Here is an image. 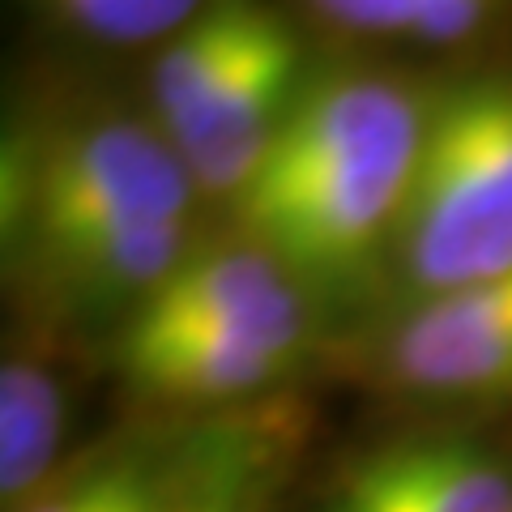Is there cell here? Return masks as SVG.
<instances>
[{"label":"cell","instance_id":"1","mask_svg":"<svg viewBox=\"0 0 512 512\" xmlns=\"http://www.w3.org/2000/svg\"><path fill=\"white\" fill-rule=\"evenodd\" d=\"M419 137V107L384 77L299 90L261 171L235 197L239 231L299 286L355 282L402 222Z\"/></svg>","mask_w":512,"mask_h":512},{"label":"cell","instance_id":"2","mask_svg":"<svg viewBox=\"0 0 512 512\" xmlns=\"http://www.w3.org/2000/svg\"><path fill=\"white\" fill-rule=\"evenodd\" d=\"M402 231L431 299L512 274V86L474 82L423 120Z\"/></svg>","mask_w":512,"mask_h":512},{"label":"cell","instance_id":"3","mask_svg":"<svg viewBox=\"0 0 512 512\" xmlns=\"http://www.w3.org/2000/svg\"><path fill=\"white\" fill-rule=\"evenodd\" d=\"M192 175L171 141L133 120H107L60 137L26 175L22 205L35 244L107 227L184 222Z\"/></svg>","mask_w":512,"mask_h":512},{"label":"cell","instance_id":"4","mask_svg":"<svg viewBox=\"0 0 512 512\" xmlns=\"http://www.w3.org/2000/svg\"><path fill=\"white\" fill-rule=\"evenodd\" d=\"M299 99V39L278 22L231 82H222L188 120L171 128L192 184L214 197H239L261 171L286 111Z\"/></svg>","mask_w":512,"mask_h":512},{"label":"cell","instance_id":"5","mask_svg":"<svg viewBox=\"0 0 512 512\" xmlns=\"http://www.w3.org/2000/svg\"><path fill=\"white\" fill-rule=\"evenodd\" d=\"M308 316L244 329L146 333L124 329L120 363L128 380L167 402H227L274 384L299 359Z\"/></svg>","mask_w":512,"mask_h":512},{"label":"cell","instance_id":"6","mask_svg":"<svg viewBox=\"0 0 512 512\" xmlns=\"http://www.w3.org/2000/svg\"><path fill=\"white\" fill-rule=\"evenodd\" d=\"M393 367L406 384L440 397L512 389V274L436 295L393 342Z\"/></svg>","mask_w":512,"mask_h":512},{"label":"cell","instance_id":"7","mask_svg":"<svg viewBox=\"0 0 512 512\" xmlns=\"http://www.w3.org/2000/svg\"><path fill=\"white\" fill-rule=\"evenodd\" d=\"M329 512H512V474L470 440H402L367 453Z\"/></svg>","mask_w":512,"mask_h":512},{"label":"cell","instance_id":"8","mask_svg":"<svg viewBox=\"0 0 512 512\" xmlns=\"http://www.w3.org/2000/svg\"><path fill=\"white\" fill-rule=\"evenodd\" d=\"M248 470H256V457L231 444L180 461L116 457L82 470L26 512H239L252 491Z\"/></svg>","mask_w":512,"mask_h":512},{"label":"cell","instance_id":"9","mask_svg":"<svg viewBox=\"0 0 512 512\" xmlns=\"http://www.w3.org/2000/svg\"><path fill=\"white\" fill-rule=\"evenodd\" d=\"M188 227L184 222H158V227H107L69 235L39 248V261L52 278V291L69 295L86 308L137 299L146 303L163 286L184 256Z\"/></svg>","mask_w":512,"mask_h":512},{"label":"cell","instance_id":"10","mask_svg":"<svg viewBox=\"0 0 512 512\" xmlns=\"http://www.w3.org/2000/svg\"><path fill=\"white\" fill-rule=\"evenodd\" d=\"M299 291V282L269 256L265 248L227 244L205 256H188L175 274L133 312L128 325L146 329H184V325H210V320L248 316L269 303Z\"/></svg>","mask_w":512,"mask_h":512},{"label":"cell","instance_id":"11","mask_svg":"<svg viewBox=\"0 0 512 512\" xmlns=\"http://www.w3.org/2000/svg\"><path fill=\"white\" fill-rule=\"evenodd\" d=\"M278 22L282 18L252 5L201 9L154 64V107L167 133L188 120L222 82H231Z\"/></svg>","mask_w":512,"mask_h":512},{"label":"cell","instance_id":"12","mask_svg":"<svg viewBox=\"0 0 512 512\" xmlns=\"http://www.w3.org/2000/svg\"><path fill=\"white\" fill-rule=\"evenodd\" d=\"M64 431V393L47 367L22 355L0 367V491L18 500L47 474Z\"/></svg>","mask_w":512,"mask_h":512},{"label":"cell","instance_id":"13","mask_svg":"<svg viewBox=\"0 0 512 512\" xmlns=\"http://www.w3.org/2000/svg\"><path fill=\"white\" fill-rule=\"evenodd\" d=\"M312 13L346 35H410L423 43H457L491 18L474 0H325Z\"/></svg>","mask_w":512,"mask_h":512},{"label":"cell","instance_id":"14","mask_svg":"<svg viewBox=\"0 0 512 512\" xmlns=\"http://www.w3.org/2000/svg\"><path fill=\"white\" fill-rule=\"evenodd\" d=\"M60 22L86 30L107 43H146L158 35H180L197 18V5L184 0H73L60 5Z\"/></svg>","mask_w":512,"mask_h":512}]
</instances>
